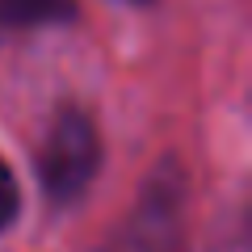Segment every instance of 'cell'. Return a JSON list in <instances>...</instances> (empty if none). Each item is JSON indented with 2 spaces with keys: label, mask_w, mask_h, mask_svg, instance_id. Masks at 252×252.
Wrapping results in <instances>:
<instances>
[{
  "label": "cell",
  "mask_w": 252,
  "mask_h": 252,
  "mask_svg": "<svg viewBox=\"0 0 252 252\" xmlns=\"http://www.w3.org/2000/svg\"><path fill=\"white\" fill-rule=\"evenodd\" d=\"M97 164H101V139L93 118L84 109H59L38 143V177H42L46 198L59 206L80 198Z\"/></svg>",
  "instance_id": "cell-1"
},
{
  "label": "cell",
  "mask_w": 252,
  "mask_h": 252,
  "mask_svg": "<svg viewBox=\"0 0 252 252\" xmlns=\"http://www.w3.org/2000/svg\"><path fill=\"white\" fill-rule=\"evenodd\" d=\"M76 13V0H0V17L38 26V21H67Z\"/></svg>",
  "instance_id": "cell-2"
},
{
  "label": "cell",
  "mask_w": 252,
  "mask_h": 252,
  "mask_svg": "<svg viewBox=\"0 0 252 252\" xmlns=\"http://www.w3.org/2000/svg\"><path fill=\"white\" fill-rule=\"evenodd\" d=\"M21 210V189H17V177H13V168L4 160H0V231L17 219Z\"/></svg>",
  "instance_id": "cell-3"
},
{
  "label": "cell",
  "mask_w": 252,
  "mask_h": 252,
  "mask_svg": "<svg viewBox=\"0 0 252 252\" xmlns=\"http://www.w3.org/2000/svg\"><path fill=\"white\" fill-rule=\"evenodd\" d=\"M139 4H143V0H139Z\"/></svg>",
  "instance_id": "cell-4"
}]
</instances>
